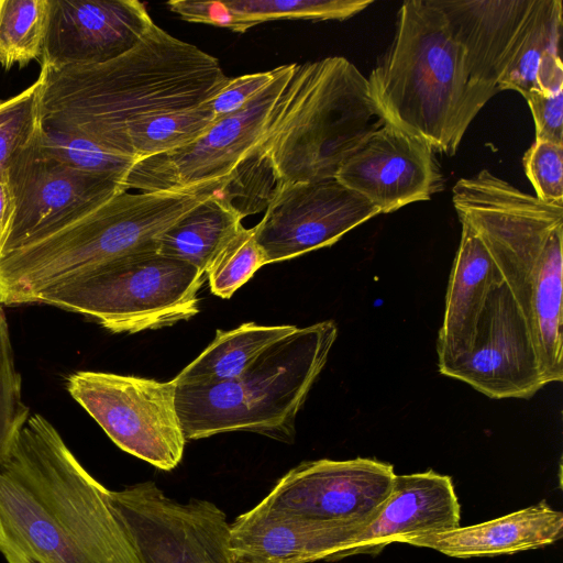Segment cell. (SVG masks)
Segmentation results:
<instances>
[{"label": "cell", "instance_id": "obj_1", "mask_svg": "<svg viewBox=\"0 0 563 563\" xmlns=\"http://www.w3.org/2000/svg\"><path fill=\"white\" fill-rule=\"evenodd\" d=\"M109 489L42 415L0 464V553L7 563H140Z\"/></svg>", "mask_w": 563, "mask_h": 563}, {"label": "cell", "instance_id": "obj_2", "mask_svg": "<svg viewBox=\"0 0 563 563\" xmlns=\"http://www.w3.org/2000/svg\"><path fill=\"white\" fill-rule=\"evenodd\" d=\"M228 78L214 56L154 23L136 46L114 59L41 67L38 123L135 159L128 140L131 125L200 106Z\"/></svg>", "mask_w": 563, "mask_h": 563}, {"label": "cell", "instance_id": "obj_3", "mask_svg": "<svg viewBox=\"0 0 563 563\" xmlns=\"http://www.w3.org/2000/svg\"><path fill=\"white\" fill-rule=\"evenodd\" d=\"M452 201L521 308L547 385L563 378V202H545L487 169L459 179Z\"/></svg>", "mask_w": 563, "mask_h": 563}, {"label": "cell", "instance_id": "obj_4", "mask_svg": "<svg viewBox=\"0 0 563 563\" xmlns=\"http://www.w3.org/2000/svg\"><path fill=\"white\" fill-rule=\"evenodd\" d=\"M228 178L176 190L120 192L0 256V303H34L43 291L156 240Z\"/></svg>", "mask_w": 563, "mask_h": 563}, {"label": "cell", "instance_id": "obj_5", "mask_svg": "<svg viewBox=\"0 0 563 563\" xmlns=\"http://www.w3.org/2000/svg\"><path fill=\"white\" fill-rule=\"evenodd\" d=\"M384 123L367 78L349 59L295 64L261 139L246 155L272 173L278 189L334 178Z\"/></svg>", "mask_w": 563, "mask_h": 563}, {"label": "cell", "instance_id": "obj_6", "mask_svg": "<svg viewBox=\"0 0 563 563\" xmlns=\"http://www.w3.org/2000/svg\"><path fill=\"white\" fill-rule=\"evenodd\" d=\"M386 123L449 156L478 113L463 52L434 0L405 1L390 47L367 78Z\"/></svg>", "mask_w": 563, "mask_h": 563}, {"label": "cell", "instance_id": "obj_7", "mask_svg": "<svg viewBox=\"0 0 563 563\" xmlns=\"http://www.w3.org/2000/svg\"><path fill=\"white\" fill-rule=\"evenodd\" d=\"M336 336L332 320L297 328L236 378L211 385H176L175 404L186 440L249 431L291 442L297 413Z\"/></svg>", "mask_w": 563, "mask_h": 563}, {"label": "cell", "instance_id": "obj_8", "mask_svg": "<svg viewBox=\"0 0 563 563\" xmlns=\"http://www.w3.org/2000/svg\"><path fill=\"white\" fill-rule=\"evenodd\" d=\"M205 275L154 244L52 287L34 303L81 314L113 333H136L196 316Z\"/></svg>", "mask_w": 563, "mask_h": 563}, {"label": "cell", "instance_id": "obj_9", "mask_svg": "<svg viewBox=\"0 0 563 563\" xmlns=\"http://www.w3.org/2000/svg\"><path fill=\"white\" fill-rule=\"evenodd\" d=\"M438 367L493 399H528L547 385L530 325L505 280L465 332L438 352Z\"/></svg>", "mask_w": 563, "mask_h": 563}, {"label": "cell", "instance_id": "obj_10", "mask_svg": "<svg viewBox=\"0 0 563 563\" xmlns=\"http://www.w3.org/2000/svg\"><path fill=\"white\" fill-rule=\"evenodd\" d=\"M66 389L124 452L163 471L181 462L186 438L173 379L78 371Z\"/></svg>", "mask_w": 563, "mask_h": 563}, {"label": "cell", "instance_id": "obj_11", "mask_svg": "<svg viewBox=\"0 0 563 563\" xmlns=\"http://www.w3.org/2000/svg\"><path fill=\"white\" fill-rule=\"evenodd\" d=\"M109 499L140 563H236L227 516L212 501H177L151 481L110 490Z\"/></svg>", "mask_w": 563, "mask_h": 563}, {"label": "cell", "instance_id": "obj_12", "mask_svg": "<svg viewBox=\"0 0 563 563\" xmlns=\"http://www.w3.org/2000/svg\"><path fill=\"white\" fill-rule=\"evenodd\" d=\"M5 183L11 208L0 256L125 191L118 179L75 169L48 154L36 133L9 164Z\"/></svg>", "mask_w": 563, "mask_h": 563}, {"label": "cell", "instance_id": "obj_13", "mask_svg": "<svg viewBox=\"0 0 563 563\" xmlns=\"http://www.w3.org/2000/svg\"><path fill=\"white\" fill-rule=\"evenodd\" d=\"M294 67L278 66L271 85L240 111L217 120L196 142L135 161L123 181L125 191L185 189L228 178L261 139Z\"/></svg>", "mask_w": 563, "mask_h": 563}, {"label": "cell", "instance_id": "obj_14", "mask_svg": "<svg viewBox=\"0 0 563 563\" xmlns=\"http://www.w3.org/2000/svg\"><path fill=\"white\" fill-rule=\"evenodd\" d=\"M361 195L335 178L282 186L253 228L267 264L331 246L345 233L379 214Z\"/></svg>", "mask_w": 563, "mask_h": 563}, {"label": "cell", "instance_id": "obj_15", "mask_svg": "<svg viewBox=\"0 0 563 563\" xmlns=\"http://www.w3.org/2000/svg\"><path fill=\"white\" fill-rule=\"evenodd\" d=\"M394 466L375 459H321L288 471L257 505L366 526L388 498Z\"/></svg>", "mask_w": 563, "mask_h": 563}, {"label": "cell", "instance_id": "obj_16", "mask_svg": "<svg viewBox=\"0 0 563 563\" xmlns=\"http://www.w3.org/2000/svg\"><path fill=\"white\" fill-rule=\"evenodd\" d=\"M334 178L380 213L429 200L443 185L431 147L386 122L344 161Z\"/></svg>", "mask_w": 563, "mask_h": 563}, {"label": "cell", "instance_id": "obj_17", "mask_svg": "<svg viewBox=\"0 0 563 563\" xmlns=\"http://www.w3.org/2000/svg\"><path fill=\"white\" fill-rule=\"evenodd\" d=\"M153 25L136 0H49L41 67L114 59L136 46Z\"/></svg>", "mask_w": 563, "mask_h": 563}, {"label": "cell", "instance_id": "obj_18", "mask_svg": "<svg viewBox=\"0 0 563 563\" xmlns=\"http://www.w3.org/2000/svg\"><path fill=\"white\" fill-rule=\"evenodd\" d=\"M460 44L477 111L494 97L536 0H434Z\"/></svg>", "mask_w": 563, "mask_h": 563}, {"label": "cell", "instance_id": "obj_19", "mask_svg": "<svg viewBox=\"0 0 563 563\" xmlns=\"http://www.w3.org/2000/svg\"><path fill=\"white\" fill-rule=\"evenodd\" d=\"M461 505L451 476L428 470L395 476L375 517L332 558L379 554L387 545L460 527Z\"/></svg>", "mask_w": 563, "mask_h": 563}, {"label": "cell", "instance_id": "obj_20", "mask_svg": "<svg viewBox=\"0 0 563 563\" xmlns=\"http://www.w3.org/2000/svg\"><path fill=\"white\" fill-rule=\"evenodd\" d=\"M362 528L256 505L230 525V549L236 563L331 562Z\"/></svg>", "mask_w": 563, "mask_h": 563}, {"label": "cell", "instance_id": "obj_21", "mask_svg": "<svg viewBox=\"0 0 563 563\" xmlns=\"http://www.w3.org/2000/svg\"><path fill=\"white\" fill-rule=\"evenodd\" d=\"M563 534V514L547 500L481 523L427 534L406 544L428 548L450 558L515 554L555 543Z\"/></svg>", "mask_w": 563, "mask_h": 563}, {"label": "cell", "instance_id": "obj_22", "mask_svg": "<svg viewBox=\"0 0 563 563\" xmlns=\"http://www.w3.org/2000/svg\"><path fill=\"white\" fill-rule=\"evenodd\" d=\"M562 1L536 0L512 59L498 84V90L528 92L563 88L560 57Z\"/></svg>", "mask_w": 563, "mask_h": 563}, {"label": "cell", "instance_id": "obj_23", "mask_svg": "<svg viewBox=\"0 0 563 563\" xmlns=\"http://www.w3.org/2000/svg\"><path fill=\"white\" fill-rule=\"evenodd\" d=\"M452 265L437 351L453 344L468 328L489 290L504 280L488 250L467 224Z\"/></svg>", "mask_w": 563, "mask_h": 563}, {"label": "cell", "instance_id": "obj_24", "mask_svg": "<svg viewBox=\"0 0 563 563\" xmlns=\"http://www.w3.org/2000/svg\"><path fill=\"white\" fill-rule=\"evenodd\" d=\"M296 325H260L245 322L218 329L214 340L177 376L176 385H211L242 375L275 342L291 334Z\"/></svg>", "mask_w": 563, "mask_h": 563}, {"label": "cell", "instance_id": "obj_25", "mask_svg": "<svg viewBox=\"0 0 563 563\" xmlns=\"http://www.w3.org/2000/svg\"><path fill=\"white\" fill-rule=\"evenodd\" d=\"M242 225V218L220 195L197 206L157 240L158 252L185 261L206 274L223 244Z\"/></svg>", "mask_w": 563, "mask_h": 563}, {"label": "cell", "instance_id": "obj_26", "mask_svg": "<svg viewBox=\"0 0 563 563\" xmlns=\"http://www.w3.org/2000/svg\"><path fill=\"white\" fill-rule=\"evenodd\" d=\"M216 121L208 101L142 119L128 130L131 153L139 161L176 151L196 142Z\"/></svg>", "mask_w": 563, "mask_h": 563}, {"label": "cell", "instance_id": "obj_27", "mask_svg": "<svg viewBox=\"0 0 563 563\" xmlns=\"http://www.w3.org/2000/svg\"><path fill=\"white\" fill-rule=\"evenodd\" d=\"M49 0H0V65L23 67L42 56Z\"/></svg>", "mask_w": 563, "mask_h": 563}, {"label": "cell", "instance_id": "obj_28", "mask_svg": "<svg viewBox=\"0 0 563 563\" xmlns=\"http://www.w3.org/2000/svg\"><path fill=\"white\" fill-rule=\"evenodd\" d=\"M244 31L276 20H345L372 0H225Z\"/></svg>", "mask_w": 563, "mask_h": 563}, {"label": "cell", "instance_id": "obj_29", "mask_svg": "<svg viewBox=\"0 0 563 563\" xmlns=\"http://www.w3.org/2000/svg\"><path fill=\"white\" fill-rule=\"evenodd\" d=\"M266 256L254 238V230L241 225L223 244L206 271L213 295L228 299L266 265Z\"/></svg>", "mask_w": 563, "mask_h": 563}, {"label": "cell", "instance_id": "obj_30", "mask_svg": "<svg viewBox=\"0 0 563 563\" xmlns=\"http://www.w3.org/2000/svg\"><path fill=\"white\" fill-rule=\"evenodd\" d=\"M36 135L45 152L70 167L111 177L122 184L135 162L81 136L45 131L40 125Z\"/></svg>", "mask_w": 563, "mask_h": 563}, {"label": "cell", "instance_id": "obj_31", "mask_svg": "<svg viewBox=\"0 0 563 563\" xmlns=\"http://www.w3.org/2000/svg\"><path fill=\"white\" fill-rule=\"evenodd\" d=\"M30 417L22 398V378L15 367L9 323L0 303V464L11 452Z\"/></svg>", "mask_w": 563, "mask_h": 563}, {"label": "cell", "instance_id": "obj_32", "mask_svg": "<svg viewBox=\"0 0 563 563\" xmlns=\"http://www.w3.org/2000/svg\"><path fill=\"white\" fill-rule=\"evenodd\" d=\"M41 81L25 88L20 93L0 100V177L13 157L34 137L38 123V92Z\"/></svg>", "mask_w": 563, "mask_h": 563}, {"label": "cell", "instance_id": "obj_33", "mask_svg": "<svg viewBox=\"0 0 563 563\" xmlns=\"http://www.w3.org/2000/svg\"><path fill=\"white\" fill-rule=\"evenodd\" d=\"M522 163L538 199L563 202V145L536 140Z\"/></svg>", "mask_w": 563, "mask_h": 563}, {"label": "cell", "instance_id": "obj_34", "mask_svg": "<svg viewBox=\"0 0 563 563\" xmlns=\"http://www.w3.org/2000/svg\"><path fill=\"white\" fill-rule=\"evenodd\" d=\"M277 76V67L266 71L228 78L223 87L208 101L217 120L229 117L251 102Z\"/></svg>", "mask_w": 563, "mask_h": 563}, {"label": "cell", "instance_id": "obj_35", "mask_svg": "<svg viewBox=\"0 0 563 563\" xmlns=\"http://www.w3.org/2000/svg\"><path fill=\"white\" fill-rule=\"evenodd\" d=\"M531 110L536 140L563 145V88L530 91L523 97Z\"/></svg>", "mask_w": 563, "mask_h": 563}, {"label": "cell", "instance_id": "obj_36", "mask_svg": "<svg viewBox=\"0 0 563 563\" xmlns=\"http://www.w3.org/2000/svg\"><path fill=\"white\" fill-rule=\"evenodd\" d=\"M166 5L185 21L224 27L235 33L245 32L225 1L172 0Z\"/></svg>", "mask_w": 563, "mask_h": 563}, {"label": "cell", "instance_id": "obj_37", "mask_svg": "<svg viewBox=\"0 0 563 563\" xmlns=\"http://www.w3.org/2000/svg\"><path fill=\"white\" fill-rule=\"evenodd\" d=\"M11 208V198L5 183V178L0 177V235L9 218Z\"/></svg>", "mask_w": 563, "mask_h": 563}]
</instances>
